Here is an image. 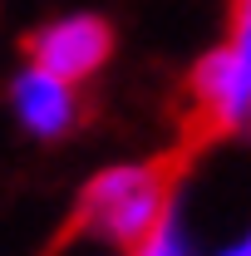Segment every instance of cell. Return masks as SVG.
Listing matches in <instances>:
<instances>
[{
  "mask_svg": "<svg viewBox=\"0 0 251 256\" xmlns=\"http://www.w3.org/2000/svg\"><path fill=\"white\" fill-rule=\"evenodd\" d=\"M172 192H178V182L168 178L162 162H148V158L108 162L79 192V226L94 242L128 256L158 226V217L172 202Z\"/></svg>",
  "mask_w": 251,
  "mask_h": 256,
  "instance_id": "1",
  "label": "cell"
},
{
  "mask_svg": "<svg viewBox=\"0 0 251 256\" xmlns=\"http://www.w3.org/2000/svg\"><path fill=\"white\" fill-rule=\"evenodd\" d=\"M192 108L222 138H251V0H232L226 34L192 64Z\"/></svg>",
  "mask_w": 251,
  "mask_h": 256,
  "instance_id": "2",
  "label": "cell"
},
{
  "mask_svg": "<svg viewBox=\"0 0 251 256\" xmlns=\"http://www.w3.org/2000/svg\"><path fill=\"white\" fill-rule=\"evenodd\" d=\"M25 60L64 84H89L104 64L114 60V25L94 10H64L34 25L25 40Z\"/></svg>",
  "mask_w": 251,
  "mask_h": 256,
  "instance_id": "3",
  "label": "cell"
},
{
  "mask_svg": "<svg viewBox=\"0 0 251 256\" xmlns=\"http://www.w3.org/2000/svg\"><path fill=\"white\" fill-rule=\"evenodd\" d=\"M5 108L15 128L34 138V143H64L74 128L84 124V89L79 84H64L54 74L34 69L30 60L20 64L5 84Z\"/></svg>",
  "mask_w": 251,
  "mask_h": 256,
  "instance_id": "4",
  "label": "cell"
},
{
  "mask_svg": "<svg viewBox=\"0 0 251 256\" xmlns=\"http://www.w3.org/2000/svg\"><path fill=\"white\" fill-rule=\"evenodd\" d=\"M197 226H192V212H188V192L178 188L172 192V202H168V212L158 217V226L133 246L128 256H197Z\"/></svg>",
  "mask_w": 251,
  "mask_h": 256,
  "instance_id": "5",
  "label": "cell"
},
{
  "mask_svg": "<svg viewBox=\"0 0 251 256\" xmlns=\"http://www.w3.org/2000/svg\"><path fill=\"white\" fill-rule=\"evenodd\" d=\"M197 256H251V222H242L226 242H217L212 252H197Z\"/></svg>",
  "mask_w": 251,
  "mask_h": 256,
  "instance_id": "6",
  "label": "cell"
}]
</instances>
